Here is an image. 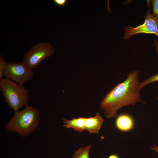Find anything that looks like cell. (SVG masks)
<instances>
[{
    "label": "cell",
    "instance_id": "cell-1",
    "mask_svg": "<svg viewBox=\"0 0 158 158\" xmlns=\"http://www.w3.org/2000/svg\"><path fill=\"white\" fill-rule=\"evenodd\" d=\"M139 75L138 71L130 72L126 79L110 90L101 100L100 107L107 119L116 118L117 111L124 107L139 102L145 103L141 99Z\"/></svg>",
    "mask_w": 158,
    "mask_h": 158
},
{
    "label": "cell",
    "instance_id": "cell-2",
    "mask_svg": "<svg viewBox=\"0 0 158 158\" xmlns=\"http://www.w3.org/2000/svg\"><path fill=\"white\" fill-rule=\"evenodd\" d=\"M39 114L37 108L27 104L23 110L15 112L5 128L22 137H26L37 129L39 123Z\"/></svg>",
    "mask_w": 158,
    "mask_h": 158
},
{
    "label": "cell",
    "instance_id": "cell-3",
    "mask_svg": "<svg viewBox=\"0 0 158 158\" xmlns=\"http://www.w3.org/2000/svg\"><path fill=\"white\" fill-rule=\"evenodd\" d=\"M0 89L5 101L15 112L26 106L30 100L28 89L11 80L0 79Z\"/></svg>",
    "mask_w": 158,
    "mask_h": 158
},
{
    "label": "cell",
    "instance_id": "cell-4",
    "mask_svg": "<svg viewBox=\"0 0 158 158\" xmlns=\"http://www.w3.org/2000/svg\"><path fill=\"white\" fill-rule=\"evenodd\" d=\"M55 51L51 42L39 43L32 47L25 53L22 62L30 69L36 68L45 59L52 56Z\"/></svg>",
    "mask_w": 158,
    "mask_h": 158
},
{
    "label": "cell",
    "instance_id": "cell-5",
    "mask_svg": "<svg viewBox=\"0 0 158 158\" xmlns=\"http://www.w3.org/2000/svg\"><path fill=\"white\" fill-rule=\"evenodd\" d=\"M4 76L18 84L23 86L33 76L32 69L26 66L23 62H6Z\"/></svg>",
    "mask_w": 158,
    "mask_h": 158
},
{
    "label": "cell",
    "instance_id": "cell-6",
    "mask_svg": "<svg viewBox=\"0 0 158 158\" xmlns=\"http://www.w3.org/2000/svg\"><path fill=\"white\" fill-rule=\"evenodd\" d=\"M143 24L133 27H126L123 39L127 40L132 36L139 33L154 34L158 37V19L148 10Z\"/></svg>",
    "mask_w": 158,
    "mask_h": 158
},
{
    "label": "cell",
    "instance_id": "cell-7",
    "mask_svg": "<svg viewBox=\"0 0 158 158\" xmlns=\"http://www.w3.org/2000/svg\"><path fill=\"white\" fill-rule=\"evenodd\" d=\"M115 125L116 128L120 131L127 132L133 128L135 122L133 118L130 115L123 113L116 116Z\"/></svg>",
    "mask_w": 158,
    "mask_h": 158
},
{
    "label": "cell",
    "instance_id": "cell-8",
    "mask_svg": "<svg viewBox=\"0 0 158 158\" xmlns=\"http://www.w3.org/2000/svg\"><path fill=\"white\" fill-rule=\"evenodd\" d=\"M104 121L100 114L97 112L95 116L86 118L85 123V130L90 133L98 134Z\"/></svg>",
    "mask_w": 158,
    "mask_h": 158
},
{
    "label": "cell",
    "instance_id": "cell-9",
    "mask_svg": "<svg viewBox=\"0 0 158 158\" xmlns=\"http://www.w3.org/2000/svg\"><path fill=\"white\" fill-rule=\"evenodd\" d=\"M85 118L79 117L78 118H73L71 120L62 118L63 126L68 128H72L75 131L82 132L85 130Z\"/></svg>",
    "mask_w": 158,
    "mask_h": 158
},
{
    "label": "cell",
    "instance_id": "cell-10",
    "mask_svg": "<svg viewBox=\"0 0 158 158\" xmlns=\"http://www.w3.org/2000/svg\"><path fill=\"white\" fill-rule=\"evenodd\" d=\"M92 145H90L79 148L73 154L72 158H90L89 153Z\"/></svg>",
    "mask_w": 158,
    "mask_h": 158
},
{
    "label": "cell",
    "instance_id": "cell-11",
    "mask_svg": "<svg viewBox=\"0 0 158 158\" xmlns=\"http://www.w3.org/2000/svg\"><path fill=\"white\" fill-rule=\"evenodd\" d=\"M156 82H158V73L154 74L144 81L139 83V87L141 89L146 85Z\"/></svg>",
    "mask_w": 158,
    "mask_h": 158
},
{
    "label": "cell",
    "instance_id": "cell-12",
    "mask_svg": "<svg viewBox=\"0 0 158 158\" xmlns=\"http://www.w3.org/2000/svg\"><path fill=\"white\" fill-rule=\"evenodd\" d=\"M6 62L5 58L0 55V80L3 78L5 68Z\"/></svg>",
    "mask_w": 158,
    "mask_h": 158
},
{
    "label": "cell",
    "instance_id": "cell-13",
    "mask_svg": "<svg viewBox=\"0 0 158 158\" xmlns=\"http://www.w3.org/2000/svg\"><path fill=\"white\" fill-rule=\"evenodd\" d=\"M151 2L152 5V14L158 19V0H152Z\"/></svg>",
    "mask_w": 158,
    "mask_h": 158
},
{
    "label": "cell",
    "instance_id": "cell-14",
    "mask_svg": "<svg viewBox=\"0 0 158 158\" xmlns=\"http://www.w3.org/2000/svg\"><path fill=\"white\" fill-rule=\"evenodd\" d=\"M53 3L56 6L64 8L67 4L66 0H53Z\"/></svg>",
    "mask_w": 158,
    "mask_h": 158
},
{
    "label": "cell",
    "instance_id": "cell-15",
    "mask_svg": "<svg viewBox=\"0 0 158 158\" xmlns=\"http://www.w3.org/2000/svg\"><path fill=\"white\" fill-rule=\"evenodd\" d=\"M154 47L155 48L157 53L158 54V41L155 39H154Z\"/></svg>",
    "mask_w": 158,
    "mask_h": 158
},
{
    "label": "cell",
    "instance_id": "cell-16",
    "mask_svg": "<svg viewBox=\"0 0 158 158\" xmlns=\"http://www.w3.org/2000/svg\"><path fill=\"white\" fill-rule=\"evenodd\" d=\"M151 149L158 153V146L154 145L153 147H151Z\"/></svg>",
    "mask_w": 158,
    "mask_h": 158
},
{
    "label": "cell",
    "instance_id": "cell-17",
    "mask_svg": "<svg viewBox=\"0 0 158 158\" xmlns=\"http://www.w3.org/2000/svg\"><path fill=\"white\" fill-rule=\"evenodd\" d=\"M108 158H119V156L116 154H112L110 155Z\"/></svg>",
    "mask_w": 158,
    "mask_h": 158
},
{
    "label": "cell",
    "instance_id": "cell-18",
    "mask_svg": "<svg viewBox=\"0 0 158 158\" xmlns=\"http://www.w3.org/2000/svg\"><path fill=\"white\" fill-rule=\"evenodd\" d=\"M157 100L158 101V95H157Z\"/></svg>",
    "mask_w": 158,
    "mask_h": 158
}]
</instances>
